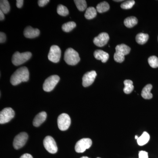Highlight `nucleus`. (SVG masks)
Returning <instances> with one entry per match:
<instances>
[{
  "label": "nucleus",
  "instance_id": "9",
  "mask_svg": "<svg viewBox=\"0 0 158 158\" xmlns=\"http://www.w3.org/2000/svg\"><path fill=\"white\" fill-rule=\"evenodd\" d=\"M28 135L26 132H22L15 136L13 145L15 149H19L24 146L27 141Z\"/></svg>",
  "mask_w": 158,
  "mask_h": 158
},
{
  "label": "nucleus",
  "instance_id": "16",
  "mask_svg": "<svg viewBox=\"0 0 158 158\" xmlns=\"http://www.w3.org/2000/svg\"><path fill=\"white\" fill-rule=\"evenodd\" d=\"M152 88V85L151 84L146 85L141 91V96L145 99H150L152 98L153 95L151 93Z\"/></svg>",
  "mask_w": 158,
  "mask_h": 158
},
{
  "label": "nucleus",
  "instance_id": "10",
  "mask_svg": "<svg viewBox=\"0 0 158 158\" xmlns=\"http://www.w3.org/2000/svg\"><path fill=\"white\" fill-rule=\"evenodd\" d=\"M61 50L57 45H52L50 49L48 55L49 60L54 63L59 62L61 58Z\"/></svg>",
  "mask_w": 158,
  "mask_h": 158
},
{
  "label": "nucleus",
  "instance_id": "15",
  "mask_svg": "<svg viewBox=\"0 0 158 158\" xmlns=\"http://www.w3.org/2000/svg\"><path fill=\"white\" fill-rule=\"evenodd\" d=\"M95 59L101 60L103 63H105L108 61L109 58V54L101 50H97L94 53Z\"/></svg>",
  "mask_w": 158,
  "mask_h": 158
},
{
  "label": "nucleus",
  "instance_id": "18",
  "mask_svg": "<svg viewBox=\"0 0 158 158\" xmlns=\"http://www.w3.org/2000/svg\"><path fill=\"white\" fill-rule=\"evenodd\" d=\"M138 20L135 16H130L127 18L124 21V24L127 28H132L138 24Z\"/></svg>",
  "mask_w": 158,
  "mask_h": 158
},
{
  "label": "nucleus",
  "instance_id": "3",
  "mask_svg": "<svg viewBox=\"0 0 158 158\" xmlns=\"http://www.w3.org/2000/svg\"><path fill=\"white\" fill-rule=\"evenodd\" d=\"M32 54L30 52L21 53L18 52H15L12 57V63L15 65L18 66L27 61L31 59Z\"/></svg>",
  "mask_w": 158,
  "mask_h": 158
},
{
  "label": "nucleus",
  "instance_id": "2",
  "mask_svg": "<svg viewBox=\"0 0 158 158\" xmlns=\"http://www.w3.org/2000/svg\"><path fill=\"white\" fill-rule=\"evenodd\" d=\"M64 60L69 65H77L80 61L78 53L72 48H69L65 51Z\"/></svg>",
  "mask_w": 158,
  "mask_h": 158
},
{
  "label": "nucleus",
  "instance_id": "32",
  "mask_svg": "<svg viewBox=\"0 0 158 158\" xmlns=\"http://www.w3.org/2000/svg\"><path fill=\"white\" fill-rule=\"evenodd\" d=\"M49 2V0H39L38 1V4L40 7H43Z\"/></svg>",
  "mask_w": 158,
  "mask_h": 158
},
{
  "label": "nucleus",
  "instance_id": "21",
  "mask_svg": "<svg viewBox=\"0 0 158 158\" xmlns=\"http://www.w3.org/2000/svg\"><path fill=\"white\" fill-rule=\"evenodd\" d=\"M97 14V10L95 8L93 7H90L88 8L85 12V18L88 19H93L96 17Z\"/></svg>",
  "mask_w": 158,
  "mask_h": 158
},
{
  "label": "nucleus",
  "instance_id": "22",
  "mask_svg": "<svg viewBox=\"0 0 158 158\" xmlns=\"http://www.w3.org/2000/svg\"><path fill=\"white\" fill-rule=\"evenodd\" d=\"M132 81L130 80H126L124 81V88L123 91L126 94H129L132 92L134 89Z\"/></svg>",
  "mask_w": 158,
  "mask_h": 158
},
{
  "label": "nucleus",
  "instance_id": "30",
  "mask_svg": "<svg viewBox=\"0 0 158 158\" xmlns=\"http://www.w3.org/2000/svg\"><path fill=\"white\" fill-rule=\"evenodd\" d=\"M114 59L116 62L121 63L124 61L125 56L120 55L116 52L114 55Z\"/></svg>",
  "mask_w": 158,
  "mask_h": 158
},
{
  "label": "nucleus",
  "instance_id": "4",
  "mask_svg": "<svg viewBox=\"0 0 158 158\" xmlns=\"http://www.w3.org/2000/svg\"><path fill=\"white\" fill-rule=\"evenodd\" d=\"M60 77L58 75H52L46 79L43 84L44 90L46 92H50L54 89L59 83Z\"/></svg>",
  "mask_w": 158,
  "mask_h": 158
},
{
  "label": "nucleus",
  "instance_id": "38",
  "mask_svg": "<svg viewBox=\"0 0 158 158\" xmlns=\"http://www.w3.org/2000/svg\"><path fill=\"white\" fill-rule=\"evenodd\" d=\"M81 158H90L88 157H87V156H83V157H81Z\"/></svg>",
  "mask_w": 158,
  "mask_h": 158
},
{
  "label": "nucleus",
  "instance_id": "27",
  "mask_svg": "<svg viewBox=\"0 0 158 158\" xmlns=\"http://www.w3.org/2000/svg\"><path fill=\"white\" fill-rule=\"evenodd\" d=\"M57 13L61 16H65L68 15L69 11L65 6L62 5H59L57 7Z\"/></svg>",
  "mask_w": 158,
  "mask_h": 158
},
{
  "label": "nucleus",
  "instance_id": "40",
  "mask_svg": "<svg viewBox=\"0 0 158 158\" xmlns=\"http://www.w3.org/2000/svg\"><path fill=\"white\" fill-rule=\"evenodd\" d=\"M101 158L98 157V158Z\"/></svg>",
  "mask_w": 158,
  "mask_h": 158
},
{
  "label": "nucleus",
  "instance_id": "19",
  "mask_svg": "<svg viewBox=\"0 0 158 158\" xmlns=\"http://www.w3.org/2000/svg\"><path fill=\"white\" fill-rule=\"evenodd\" d=\"M150 140L149 134L146 132H144L142 135L137 139V142L138 145L143 146L147 144Z\"/></svg>",
  "mask_w": 158,
  "mask_h": 158
},
{
  "label": "nucleus",
  "instance_id": "34",
  "mask_svg": "<svg viewBox=\"0 0 158 158\" xmlns=\"http://www.w3.org/2000/svg\"><path fill=\"white\" fill-rule=\"evenodd\" d=\"M24 1L23 0H17L16 1V6L18 8H22L23 4Z\"/></svg>",
  "mask_w": 158,
  "mask_h": 158
},
{
  "label": "nucleus",
  "instance_id": "37",
  "mask_svg": "<svg viewBox=\"0 0 158 158\" xmlns=\"http://www.w3.org/2000/svg\"><path fill=\"white\" fill-rule=\"evenodd\" d=\"M115 1V2H123V1H122V0H120V1H119V0H118V1H116V0H115V1Z\"/></svg>",
  "mask_w": 158,
  "mask_h": 158
},
{
  "label": "nucleus",
  "instance_id": "28",
  "mask_svg": "<svg viewBox=\"0 0 158 158\" xmlns=\"http://www.w3.org/2000/svg\"><path fill=\"white\" fill-rule=\"evenodd\" d=\"M148 64L150 66L153 68H156L158 67V58L156 56H152L148 59Z\"/></svg>",
  "mask_w": 158,
  "mask_h": 158
},
{
  "label": "nucleus",
  "instance_id": "23",
  "mask_svg": "<svg viewBox=\"0 0 158 158\" xmlns=\"http://www.w3.org/2000/svg\"><path fill=\"white\" fill-rule=\"evenodd\" d=\"M110 8L109 3L106 2L100 3L96 6L97 11L99 13L106 12L110 9Z\"/></svg>",
  "mask_w": 158,
  "mask_h": 158
},
{
  "label": "nucleus",
  "instance_id": "41",
  "mask_svg": "<svg viewBox=\"0 0 158 158\" xmlns=\"http://www.w3.org/2000/svg\"></svg>",
  "mask_w": 158,
  "mask_h": 158
},
{
  "label": "nucleus",
  "instance_id": "39",
  "mask_svg": "<svg viewBox=\"0 0 158 158\" xmlns=\"http://www.w3.org/2000/svg\"><path fill=\"white\" fill-rule=\"evenodd\" d=\"M138 138H139V137H138V136L137 135H136L135 137V139H137V140L138 139Z\"/></svg>",
  "mask_w": 158,
  "mask_h": 158
},
{
  "label": "nucleus",
  "instance_id": "13",
  "mask_svg": "<svg viewBox=\"0 0 158 158\" xmlns=\"http://www.w3.org/2000/svg\"><path fill=\"white\" fill-rule=\"evenodd\" d=\"M23 34L26 38H34L38 37L40 34V32L38 29H34L29 26L25 29Z\"/></svg>",
  "mask_w": 158,
  "mask_h": 158
},
{
  "label": "nucleus",
  "instance_id": "7",
  "mask_svg": "<svg viewBox=\"0 0 158 158\" xmlns=\"http://www.w3.org/2000/svg\"><path fill=\"white\" fill-rule=\"evenodd\" d=\"M43 144L46 150L50 153H56L58 151L56 143L54 138L50 136L45 137L44 140Z\"/></svg>",
  "mask_w": 158,
  "mask_h": 158
},
{
  "label": "nucleus",
  "instance_id": "29",
  "mask_svg": "<svg viewBox=\"0 0 158 158\" xmlns=\"http://www.w3.org/2000/svg\"><path fill=\"white\" fill-rule=\"evenodd\" d=\"M135 4V1H134V0H129V1H127L123 3L120 6V7L123 9H131L132 8Z\"/></svg>",
  "mask_w": 158,
  "mask_h": 158
},
{
  "label": "nucleus",
  "instance_id": "36",
  "mask_svg": "<svg viewBox=\"0 0 158 158\" xmlns=\"http://www.w3.org/2000/svg\"><path fill=\"white\" fill-rule=\"evenodd\" d=\"M5 19V15H4V13H3L2 11L0 10V20L2 21L4 19Z\"/></svg>",
  "mask_w": 158,
  "mask_h": 158
},
{
  "label": "nucleus",
  "instance_id": "12",
  "mask_svg": "<svg viewBox=\"0 0 158 158\" xmlns=\"http://www.w3.org/2000/svg\"><path fill=\"white\" fill-rule=\"evenodd\" d=\"M110 39L109 34L106 33H102L93 40V42L95 45L102 47L107 44Z\"/></svg>",
  "mask_w": 158,
  "mask_h": 158
},
{
  "label": "nucleus",
  "instance_id": "31",
  "mask_svg": "<svg viewBox=\"0 0 158 158\" xmlns=\"http://www.w3.org/2000/svg\"><path fill=\"white\" fill-rule=\"evenodd\" d=\"M148 153L144 151H141L139 153V158H148Z\"/></svg>",
  "mask_w": 158,
  "mask_h": 158
},
{
  "label": "nucleus",
  "instance_id": "5",
  "mask_svg": "<svg viewBox=\"0 0 158 158\" xmlns=\"http://www.w3.org/2000/svg\"><path fill=\"white\" fill-rule=\"evenodd\" d=\"M92 142L90 138H82L78 141L76 144L75 149L77 153L85 152L86 150L91 147Z\"/></svg>",
  "mask_w": 158,
  "mask_h": 158
},
{
  "label": "nucleus",
  "instance_id": "14",
  "mask_svg": "<svg viewBox=\"0 0 158 158\" xmlns=\"http://www.w3.org/2000/svg\"><path fill=\"white\" fill-rule=\"evenodd\" d=\"M47 113L45 112H42L36 115L33 120V125L36 127H39L45 121L47 118Z\"/></svg>",
  "mask_w": 158,
  "mask_h": 158
},
{
  "label": "nucleus",
  "instance_id": "33",
  "mask_svg": "<svg viewBox=\"0 0 158 158\" xmlns=\"http://www.w3.org/2000/svg\"><path fill=\"white\" fill-rule=\"evenodd\" d=\"M6 35L5 33L1 32L0 33V43H3L6 41Z\"/></svg>",
  "mask_w": 158,
  "mask_h": 158
},
{
  "label": "nucleus",
  "instance_id": "6",
  "mask_svg": "<svg viewBox=\"0 0 158 158\" xmlns=\"http://www.w3.org/2000/svg\"><path fill=\"white\" fill-rule=\"evenodd\" d=\"M57 122L59 129L62 131H66L71 124L70 117L66 113H62L58 117Z\"/></svg>",
  "mask_w": 158,
  "mask_h": 158
},
{
  "label": "nucleus",
  "instance_id": "24",
  "mask_svg": "<svg viewBox=\"0 0 158 158\" xmlns=\"http://www.w3.org/2000/svg\"><path fill=\"white\" fill-rule=\"evenodd\" d=\"M0 9L4 14L8 13L10 9L9 2L7 0H1L0 1Z\"/></svg>",
  "mask_w": 158,
  "mask_h": 158
},
{
  "label": "nucleus",
  "instance_id": "20",
  "mask_svg": "<svg viewBox=\"0 0 158 158\" xmlns=\"http://www.w3.org/2000/svg\"><path fill=\"white\" fill-rule=\"evenodd\" d=\"M149 38V35L144 33H139L136 37V42L140 44H144L146 43Z\"/></svg>",
  "mask_w": 158,
  "mask_h": 158
},
{
  "label": "nucleus",
  "instance_id": "17",
  "mask_svg": "<svg viewBox=\"0 0 158 158\" xmlns=\"http://www.w3.org/2000/svg\"><path fill=\"white\" fill-rule=\"evenodd\" d=\"M116 52L122 56H125L130 53L131 48L126 44H119L116 46Z\"/></svg>",
  "mask_w": 158,
  "mask_h": 158
},
{
  "label": "nucleus",
  "instance_id": "25",
  "mask_svg": "<svg viewBox=\"0 0 158 158\" xmlns=\"http://www.w3.org/2000/svg\"><path fill=\"white\" fill-rule=\"evenodd\" d=\"M76 27V24L74 22L65 23L62 26V29L64 32H69Z\"/></svg>",
  "mask_w": 158,
  "mask_h": 158
},
{
  "label": "nucleus",
  "instance_id": "11",
  "mask_svg": "<svg viewBox=\"0 0 158 158\" xmlns=\"http://www.w3.org/2000/svg\"><path fill=\"white\" fill-rule=\"evenodd\" d=\"M97 76L95 71L88 72L82 78V85L84 87H88L93 84Z\"/></svg>",
  "mask_w": 158,
  "mask_h": 158
},
{
  "label": "nucleus",
  "instance_id": "35",
  "mask_svg": "<svg viewBox=\"0 0 158 158\" xmlns=\"http://www.w3.org/2000/svg\"><path fill=\"white\" fill-rule=\"evenodd\" d=\"M20 158H33V157L30 154L25 153Z\"/></svg>",
  "mask_w": 158,
  "mask_h": 158
},
{
  "label": "nucleus",
  "instance_id": "1",
  "mask_svg": "<svg viewBox=\"0 0 158 158\" xmlns=\"http://www.w3.org/2000/svg\"><path fill=\"white\" fill-rule=\"evenodd\" d=\"M29 72L27 68L25 66L17 69L12 75L10 82L12 85L15 86L22 82H27L29 80Z\"/></svg>",
  "mask_w": 158,
  "mask_h": 158
},
{
  "label": "nucleus",
  "instance_id": "8",
  "mask_svg": "<svg viewBox=\"0 0 158 158\" xmlns=\"http://www.w3.org/2000/svg\"><path fill=\"white\" fill-rule=\"evenodd\" d=\"M15 112L11 108H6L0 113V123L4 124L9 122L15 116Z\"/></svg>",
  "mask_w": 158,
  "mask_h": 158
},
{
  "label": "nucleus",
  "instance_id": "26",
  "mask_svg": "<svg viewBox=\"0 0 158 158\" xmlns=\"http://www.w3.org/2000/svg\"><path fill=\"white\" fill-rule=\"evenodd\" d=\"M77 8L80 11H85L87 9V4L85 0H75L74 1Z\"/></svg>",
  "mask_w": 158,
  "mask_h": 158
}]
</instances>
